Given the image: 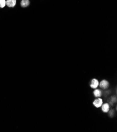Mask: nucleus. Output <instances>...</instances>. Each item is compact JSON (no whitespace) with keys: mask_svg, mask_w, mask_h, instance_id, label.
<instances>
[{"mask_svg":"<svg viewBox=\"0 0 117 132\" xmlns=\"http://www.w3.org/2000/svg\"><path fill=\"white\" fill-rule=\"evenodd\" d=\"M102 104H103V101L100 98H98L96 99L94 102H93V105L97 107V108H99V107H100Z\"/></svg>","mask_w":117,"mask_h":132,"instance_id":"f257e3e1","label":"nucleus"},{"mask_svg":"<svg viewBox=\"0 0 117 132\" xmlns=\"http://www.w3.org/2000/svg\"><path fill=\"white\" fill-rule=\"evenodd\" d=\"M99 85L100 86V87L101 88V89L105 90V89H107V88L109 87V83L107 80H102L101 81Z\"/></svg>","mask_w":117,"mask_h":132,"instance_id":"f03ea898","label":"nucleus"},{"mask_svg":"<svg viewBox=\"0 0 117 132\" xmlns=\"http://www.w3.org/2000/svg\"><path fill=\"white\" fill-rule=\"evenodd\" d=\"M99 83L98 82V81L97 80V79H93L91 81V83L90 84V87L92 88V89H97L98 86H99Z\"/></svg>","mask_w":117,"mask_h":132,"instance_id":"7ed1b4c3","label":"nucleus"},{"mask_svg":"<svg viewBox=\"0 0 117 132\" xmlns=\"http://www.w3.org/2000/svg\"><path fill=\"white\" fill-rule=\"evenodd\" d=\"M16 2V0H7L6 1V5L9 7H13L15 6Z\"/></svg>","mask_w":117,"mask_h":132,"instance_id":"20e7f679","label":"nucleus"},{"mask_svg":"<svg viewBox=\"0 0 117 132\" xmlns=\"http://www.w3.org/2000/svg\"><path fill=\"white\" fill-rule=\"evenodd\" d=\"M101 107V110L104 113H107L110 110V105L108 103H105L104 104H102Z\"/></svg>","mask_w":117,"mask_h":132,"instance_id":"39448f33","label":"nucleus"},{"mask_svg":"<svg viewBox=\"0 0 117 132\" xmlns=\"http://www.w3.org/2000/svg\"><path fill=\"white\" fill-rule=\"evenodd\" d=\"M30 3L29 0H22L21 3V5L23 7H26L30 5Z\"/></svg>","mask_w":117,"mask_h":132,"instance_id":"423d86ee","label":"nucleus"},{"mask_svg":"<svg viewBox=\"0 0 117 132\" xmlns=\"http://www.w3.org/2000/svg\"><path fill=\"white\" fill-rule=\"evenodd\" d=\"M93 93H94V96L96 97H100L102 95V92L101 91V90H100L99 89L95 90L94 91Z\"/></svg>","mask_w":117,"mask_h":132,"instance_id":"0eeeda50","label":"nucleus"},{"mask_svg":"<svg viewBox=\"0 0 117 132\" xmlns=\"http://www.w3.org/2000/svg\"><path fill=\"white\" fill-rule=\"evenodd\" d=\"M6 5V0H0V7L3 8Z\"/></svg>","mask_w":117,"mask_h":132,"instance_id":"6e6552de","label":"nucleus"}]
</instances>
